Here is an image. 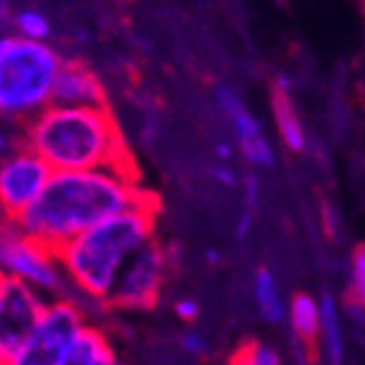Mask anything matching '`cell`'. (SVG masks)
<instances>
[{"label":"cell","instance_id":"cell-1","mask_svg":"<svg viewBox=\"0 0 365 365\" xmlns=\"http://www.w3.org/2000/svg\"><path fill=\"white\" fill-rule=\"evenodd\" d=\"M146 195L148 189L138 184L133 164L110 169L54 171L43 195L24 215L6 222L59 250L61 245H67L98 222L128 210Z\"/></svg>","mask_w":365,"mask_h":365},{"label":"cell","instance_id":"cell-2","mask_svg":"<svg viewBox=\"0 0 365 365\" xmlns=\"http://www.w3.org/2000/svg\"><path fill=\"white\" fill-rule=\"evenodd\" d=\"M156 217L158 200L148 192L128 210L98 222L67 245H61L56 253L69 281L64 297L72 299L85 312L90 309L87 304H108L123 268L128 266L138 250L156 240Z\"/></svg>","mask_w":365,"mask_h":365},{"label":"cell","instance_id":"cell-3","mask_svg":"<svg viewBox=\"0 0 365 365\" xmlns=\"http://www.w3.org/2000/svg\"><path fill=\"white\" fill-rule=\"evenodd\" d=\"M19 138L54 171L130 166L125 140L108 105L77 108L51 103L19 125Z\"/></svg>","mask_w":365,"mask_h":365},{"label":"cell","instance_id":"cell-4","mask_svg":"<svg viewBox=\"0 0 365 365\" xmlns=\"http://www.w3.org/2000/svg\"><path fill=\"white\" fill-rule=\"evenodd\" d=\"M59 51L49 41H29L16 34L0 38V113L24 125L54 103V85L61 72Z\"/></svg>","mask_w":365,"mask_h":365},{"label":"cell","instance_id":"cell-5","mask_svg":"<svg viewBox=\"0 0 365 365\" xmlns=\"http://www.w3.org/2000/svg\"><path fill=\"white\" fill-rule=\"evenodd\" d=\"M0 268L3 276L24 281L46 299L64 297L69 289L56 248L26 235L11 222L3 225V237H0Z\"/></svg>","mask_w":365,"mask_h":365},{"label":"cell","instance_id":"cell-6","mask_svg":"<svg viewBox=\"0 0 365 365\" xmlns=\"http://www.w3.org/2000/svg\"><path fill=\"white\" fill-rule=\"evenodd\" d=\"M87 324V312L72 299H49L38 317L36 327L11 355L0 358V365H61L69 342Z\"/></svg>","mask_w":365,"mask_h":365},{"label":"cell","instance_id":"cell-7","mask_svg":"<svg viewBox=\"0 0 365 365\" xmlns=\"http://www.w3.org/2000/svg\"><path fill=\"white\" fill-rule=\"evenodd\" d=\"M51 169L36 151H31L21 138L3 153L0 161V210L3 220H16L43 195L49 187Z\"/></svg>","mask_w":365,"mask_h":365},{"label":"cell","instance_id":"cell-8","mask_svg":"<svg viewBox=\"0 0 365 365\" xmlns=\"http://www.w3.org/2000/svg\"><path fill=\"white\" fill-rule=\"evenodd\" d=\"M169 253L164 245H158L156 240L138 250L130 263L123 268L118 287L110 297L108 304L115 309L125 312H146L158 302L161 292L166 284V271H169Z\"/></svg>","mask_w":365,"mask_h":365},{"label":"cell","instance_id":"cell-9","mask_svg":"<svg viewBox=\"0 0 365 365\" xmlns=\"http://www.w3.org/2000/svg\"><path fill=\"white\" fill-rule=\"evenodd\" d=\"M49 299L24 281L0 279V358L11 355L29 332L36 327L38 317Z\"/></svg>","mask_w":365,"mask_h":365},{"label":"cell","instance_id":"cell-10","mask_svg":"<svg viewBox=\"0 0 365 365\" xmlns=\"http://www.w3.org/2000/svg\"><path fill=\"white\" fill-rule=\"evenodd\" d=\"M215 100H217V110L222 113L227 125H230L237 151L243 153L245 161L250 166H258V169L274 166V146L266 138V130H263L256 113L245 105V100L232 87L225 85L215 90Z\"/></svg>","mask_w":365,"mask_h":365},{"label":"cell","instance_id":"cell-11","mask_svg":"<svg viewBox=\"0 0 365 365\" xmlns=\"http://www.w3.org/2000/svg\"><path fill=\"white\" fill-rule=\"evenodd\" d=\"M54 103L77 105V108H103L105 87L98 74L90 67H85L82 61L64 59L54 85Z\"/></svg>","mask_w":365,"mask_h":365},{"label":"cell","instance_id":"cell-12","mask_svg":"<svg viewBox=\"0 0 365 365\" xmlns=\"http://www.w3.org/2000/svg\"><path fill=\"white\" fill-rule=\"evenodd\" d=\"M271 110H274L276 130H279V138H281V143H284V148L292 153L307 151L309 135H307V125L292 100V82H289L287 74H279V77L274 79Z\"/></svg>","mask_w":365,"mask_h":365},{"label":"cell","instance_id":"cell-13","mask_svg":"<svg viewBox=\"0 0 365 365\" xmlns=\"http://www.w3.org/2000/svg\"><path fill=\"white\" fill-rule=\"evenodd\" d=\"M61 365H118V355L105 329L100 324L87 322L72 337Z\"/></svg>","mask_w":365,"mask_h":365},{"label":"cell","instance_id":"cell-14","mask_svg":"<svg viewBox=\"0 0 365 365\" xmlns=\"http://www.w3.org/2000/svg\"><path fill=\"white\" fill-rule=\"evenodd\" d=\"M287 324L297 347L317 350L319 342V324H322V312H319V299L312 294L299 292L289 299Z\"/></svg>","mask_w":365,"mask_h":365},{"label":"cell","instance_id":"cell-15","mask_svg":"<svg viewBox=\"0 0 365 365\" xmlns=\"http://www.w3.org/2000/svg\"><path fill=\"white\" fill-rule=\"evenodd\" d=\"M319 312H322V324H319L317 350L322 353L327 365H342L345 360V317H342L337 299L329 292L319 297Z\"/></svg>","mask_w":365,"mask_h":365},{"label":"cell","instance_id":"cell-16","mask_svg":"<svg viewBox=\"0 0 365 365\" xmlns=\"http://www.w3.org/2000/svg\"><path fill=\"white\" fill-rule=\"evenodd\" d=\"M250 294H253L256 314L261 317L266 324H279L281 319H287L289 302L284 299V294H281L279 281H276L271 268H266V266L256 268L253 284H250Z\"/></svg>","mask_w":365,"mask_h":365},{"label":"cell","instance_id":"cell-17","mask_svg":"<svg viewBox=\"0 0 365 365\" xmlns=\"http://www.w3.org/2000/svg\"><path fill=\"white\" fill-rule=\"evenodd\" d=\"M11 34L21 38H29V41H46L51 34V24L46 19V13L36 11V8H19V11L13 13L11 19Z\"/></svg>","mask_w":365,"mask_h":365},{"label":"cell","instance_id":"cell-18","mask_svg":"<svg viewBox=\"0 0 365 365\" xmlns=\"http://www.w3.org/2000/svg\"><path fill=\"white\" fill-rule=\"evenodd\" d=\"M227 365H281V355L266 342L250 340L230 355Z\"/></svg>","mask_w":365,"mask_h":365},{"label":"cell","instance_id":"cell-19","mask_svg":"<svg viewBox=\"0 0 365 365\" xmlns=\"http://www.w3.org/2000/svg\"><path fill=\"white\" fill-rule=\"evenodd\" d=\"M347 297L350 304L365 312V243L358 245L350 256V276H347Z\"/></svg>","mask_w":365,"mask_h":365},{"label":"cell","instance_id":"cell-20","mask_svg":"<svg viewBox=\"0 0 365 365\" xmlns=\"http://www.w3.org/2000/svg\"><path fill=\"white\" fill-rule=\"evenodd\" d=\"M179 345H182V350L187 355H192V358H205L210 350V342L207 337L202 335L200 329H184L182 337H179Z\"/></svg>","mask_w":365,"mask_h":365},{"label":"cell","instance_id":"cell-21","mask_svg":"<svg viewBox=\"0 0 365 365\" xmlns=\"http://www.w3.org/2000/svg\"><path fill=\"white\" fill-rule=\"evenodd\" d=\"M200 312H202L200 302L192 297H182L174 302V314H177V319L184 324H195L197 319H200Z\"/></svg>","mask_w":365,"mask_h":365},{"label":"cell","instance_id":"cell-22","mask_svg":"<svg viewBox=\"0 0 365 365\" xmlns=\"http://www.w3.org/2000/svg\"><path fill=\"white\" fill-rule=\"evenodd\" d=\"M240 189H243V210L253 212L258 205V197H261V184H258L256 177H248Z\"/></svg>","mask_w":365,"mask_h":365},{"label":"cell","instance_id":"cell-23","mask_svg":"<svg viewBox=\"0 0 365 365\" xmlns=\"http://www.w3.org/2000/svg\"><path fill=\"white\" fill-rule=\"evenodd\" d=\"M212 177L217 179L220 184H225V187H237V177H235V171H232L227 164H222V161H220V164L212 169Z\"/></svg>","mask_w":365,"mask_h":365},{"label":"cell","instance_id":"cell-24","mask_svg":"<svg viewBox=\"0 0 365 365\" xmlns=\"http://www.w3.org/2000/svg\"><path fill=\"white\" fill-rule=\"evenodd\" d=\"M215 153H217V158L222 161V164H227V161H232V153H235V148H232L230 143H217Z\"/></svg>","mask_w":365,"mask_h":365},{"label":"cell","instance_id":"cell-25","mask_svg":"<svg viewBox=\"0 0 365 365\" xmlns=\"http://www.w3.org/2000/svg\"><path fill=\"white\" fill-rule=\"evenodd\" d=\"M360 3H363V11H365V0H360Z\"/></svg>","mask_w":365,"mask_h":365},{"label":"cell","instance_id":"cell-26","mask_svg":"<svg viewBox=\"0 0 365 365\" xmlns=\"http://www.w3.org/2000/svg\"><path fill=\"white\" fill-rule=\"evenodd\" d=\"M118 365H120V363H118Z\"/></svg>","mask_w":365,"mask_h":365}]
</instances>
